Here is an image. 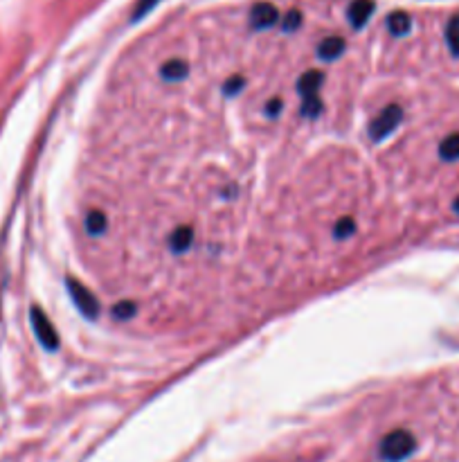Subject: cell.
Here are the masks:
<instances>
[{
  "label": "cell",
  "mask_w": 459,
  "mask_h": 462,
  "mask_svg": "<svg viewBox=\"0 0 459 462\" xmlns=\"http://www.w3.org/2000/svg\"><path fill=\"white\" fill-rule=\"evenodd\" d=\"M401 117H403V111H401V106H396V104H390L385 111H383L374 122H371L369 127V136L374 142H380L385 136H390V133L401 125Z\"/></svg>",
  "instance_id": "obj_1"
},
{
  "label": "cell",
  "mask_w": 459,
  "mask_h": 462,
  "mask_svg": "<svg viewBox=\"0 0 459 462\" xmlns=\"http://www.w3.org/2000/svg\"><path fill=\"white\" fill-rule=\"evenodd\" d=\"M66 287H68V291H70L72 302L79 307V311H81L83 316H88V318L95 320L97 313H99V302H97V298H95L83 284H79L77 279H72V277L66 279Z\"/></svg>",
  "instance_id": "obj_2"
},
{
  "label": "cell",
  "mask_w": 459,
  "mask_h": 462,
  "mask_svg": "<svg viewBox=\"0 0 459 462\" xmlns=\"http://www.w3.org/2000/svg\"><path fill=\"white\" fill-rule=\"evenodd\" d=\"M32 327H34V334L39 338V343L45 347V350H57L59 347V334L52 327V323L47 320V316L43 313V309L39 307H32Z\"/></svg>",
  "instance_id": "obj_3"
},
{
  "label": "cell",
  "mask_w": 459,
  "mask_h": 462,
  "mask_svg": "<svg viewBox=\"0 0 459 462\" xmlns=\"http://www.w3.org/2000/svg\"><path fill=\"white\" fill-rule=\"evenodd\" d=\"M277 21H279V11L270 3H257L250 11V23L255 30H266L270 25H275Z\"/></svg>",
  "instance_id": "obj_4"
},
{
  "label": "cell",
  "mask_w": 459,
  "mask_h": 462,
  "mask_svg": "<svg viewBox=\"0 0 459 462\" xmlns=\"http://www.w3.org/2000/svg\"><path fill=\"white\" fill-rule=\"evenodd\" d=\"M371 14H374V0H354L347 9V16L354 28H363Z\"/></svg>",
  "instance_id": "obj_5"
},
{
  "label": "cell",
  "mask_w": 459,
  "mask_h": 462,
  "mask_svg": "<svg viewBox=\"0 0 459 462\" xmlns=\"http://www.w3.org/2000/svg\"><path fill=\"white\" fill-rule=\"evenodd\" d=\"M322 81H325V75L320 70H306L300 77V81H297V91H300L304 100H311V97H318Z\"/></svg>",
  "instance_id": "obj_6"
},
{
  "label": "cell",
  "mask_w": 459,
  "mask_h": 462,
  "mask_svg": "<svg viewBox=\"0 0 459 462\" xmlns=\"http://www.w3.org/2000/svg\"><path fill=\"white\" fill-rule=\"evenodd\" d=\"M192 241H194V230L190 226H180L169 235V248L171 253H185L190 250Z\"/></svg>",
  "instance_id": "obj_7"
},
{
  "label": "cell",
  "mask_w": 459,
  "mask_h": 462,
  "mask_svg": "<svg viewBox=\"0 0 459 462\" xmlns=\"http://www.w3.org/2000/svg\"><path fill=\"white\" fill-rule=\"evenodd\" d=\"M160 75L167 81H182L190 75V66L187 62H182V59H169V62L160 68Z\"/></svg>",
  "instance_id": "obj_8"
},
{
  "label": "cell",
  "mask_w": 459,
  "mask_h": 462,
  "mask_svg": "<svg viewBox=\"0 0 459 462\" xmlns=\"http://www.w3.org/2000/svg\"><path fill=\"white\" fill-rule=\"evenodd\" d=\"M342 52H344V41L340 36H327L318 47V57L325 59V62H333V59H338Z\"/></svg>",
  "instance_id": "obj_9"
},
{
  "label": "cell",
  "mask_w": 459,
  "mask_h": 462,
  "mask_svg": "<svg viewBox=\"0 0 459 462\" xmlns=\"http://www.w3.org/2000/svg\"><path fill=\"white\" fill-rule=\"evenodd\" d=\"M388 30L394 34V36H405L407 32L412 30V18L410 14H405V11H394V14L388 16Z\"/></svg>",
  "instance_id": "obj_10"
},
{
  "label": "cell",
  "mask_w": 459,
  "mask_h": 462,
  "mask_svg": "<svg viewBox=\"0 0 459 462\" xmlns=\"http://www.w3.org/2000/svg\"><path fill=\"white\" fill-rule=\"evenodd\" d=\"M446 43L453 57H459V14H455L446 25Z\"/></svg>",
  "instance_id": "obj_11"
},
{
  "label": "cell",
  "mask_w": 459,
  "mask_h": 462,
  "mask_svg": "<svg viewBox=\"0 0 459 462\" xmlns=\"http://www.w3.org/2000/svg\"><path fill=\"white\" fill-rule=\"evenodd\" d=\"M106 226H108V221H106V214H104V212L91 210L88 216H86V230H88V233H91L93 237L102 235L104 230H106Z\"/></svg>",
  "instance_id": "obj_12"
},
{
  "label": "cell",
  "mask_w": 459,
  "mask_h": 462,
  "mask_svg": "<svg viewBox=\"0 0 459 462\" xmlns=\"http://www.w3.org/2000/svg\"><path fill=\"white\" fill-rule=\"evenodd\" d=\"M439 156L443 161H459V133H453L439 144Z\"/></svg>",
  "instance_id": "obj_13"
},
{
  "label": "cell",
  "mask_w": 459,
  "mask_h": 462,
  "mask_svg": "<svg viewBox=\"0 0 459 462\" xmlns=\"http://www.w3.org/2000/svg\"><path fill=\"white\" fill-rule=\"evenodd\" d=\"M354 233H356V221L351 216H344L336 226H333V237H336V239H349Z\"/></svg>",
  "instance_id": "obj_14"
},
{
  "label": "cell",
  "mask_w": 459,
  "mask_h": 462,
  "mask_svg": "<svg viewBox=\"0 0 459 462\" xmlns=\"http://www.w3.org/2000/svg\"><path fill=\"white\" fill-rule=\"evenodd\" d=\"M135 311H138V305L135 302H120V305L113 307V316L117 320H129L135 316Z\"/></svg>",
  "instance_id": "obj_15"
},
{
  "label": "cell",
  "mask_w": 459,
  "mask_h": 462,
  "mask_svg": "<svg viewBox=\"0 0 459 462\" xmlns=\"http://www.w3.org/2000/svg\"><path fill=\"white\" fill-rule=\"evenodd\" d=\"M302 25V14L297 9H291L286 16H284V23H281V30L284 32H295L297 28Z\"/></svg>",
  "instance_id": "obj_16"
},
{
  "label": "cell",
  "mask_w": 459,
  "mask_h": 462,
  "mask_svg": "<svg viewBox=\"0 0 459 462\" xmlns=\"http://www.w3.org/2000/svg\"><path fill=\"white\" fill-rule=\"evenodd\" d=\"M320 111H322L320 97H311V100H304V102H302V115H306V117H318Z\"/></svg>",
  "instance_id": "obj_17"
},
{
  "label": "cell",
  "mask_w": 459,
  "mask_h": 462,
  "mask_svg": "<svg viewBox=\"0 0 459 462\" xmlns=\"http://www.w3.org/2000/svg\"><path fill=\"white\" fill-rule=\"evenodd\" d=\"M243 83H245V79L239 77V75H237V77H232V79H228L226 83H223V95H230V97H232V95H237V93L243 88Z\"/></svg>",
  "instance_id": "obj_18"
},
{
  "label": "cell",
  "mask_w": 459,
  "mask_h": 462,
  "mask_svg": "<svg viewBox=\"0 0 459 462\" xmlns=\"http://www.w3.org/2000/svg\"><path fill=\"white\" fill-rule=\"evenodd\" d=\"M156 3H158V0H140V3H138V9H135V14H133V21H135V18H140V16H144L146 11L151 9Z\"/></svg>",
  "instance_id": "obj_19"
},
{
  "label": "cell",
  "mask_w": 459,
  "mask_h": 462,
  "mask_svg": "<svg viewBox=\"0 0 459 462\" xmlns=\"http://www.w3.org/2000/svg\"><path fill=\"white\" fill-rule=\"evenodd\" d=\"M279 111H281V102H279V100L268 102V106H266V113H268V115H277Z\"/></svg>",
  "instance_id": "obj_20"
}]
</instances>
